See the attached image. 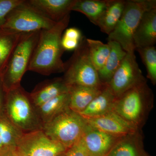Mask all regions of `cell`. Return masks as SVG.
Returning <instances> with one entry per match:
<instances>
[{
	"label": "cell",
	"mask_w": 156,
	"mask_h": 156,
	"mask_svg": "<svg viewBox=\"0 0 156 156\" xmlns=\"http://www.w3.org/2000/svg\"><path fill=\"white\" fill-rule=\"evenodd\" d=\"M6 151L5 148V147L3 145L2 141V140L0 138V154L3 153V152Z\"/></svg>",
	"instance_id": "cell-33"
},
{
	"label": "cell",
	"mask_w": 156,
	"mask_h": 156,
	"mask_svg": "<svg viewBox=\"0 0 156 156\" xmlns=\"http://www.w3.org/2000/svg\"><path fill=\"white\" fill-rule=\"evenodd\" d=\"M88 126L83 117L69 108L44 124L42 130L68 150L80 140Z\"/></svg>",
	"instance_id": "cell-7"
},
{
	"label": "cell",
	"mask_w": 156,
	"mask_h": 156,
	"mask_svg": "<svg viewBox=\"0 0 156 156\" xmlns=\"http://www.w3.org/2000/svg\"><path fill=\"white\" fill-rule=\"evenodd\" d=\"M147 70V76L152 83H156V49L155 47L136 48Z\"/></svg>",
	"instance_id": "cell-26"
},
{
	"label": "cell",
	"mask_w": 156,
	"mask_h": 156,
	"mask_svg": "<svg viewBox=\"0 0 156 156\" xmlns=\"http://www.w3.org/2000/svg\"><path fill=\"white\" fill-rule=\"evenodd\" d=\"M23 134L4 113L0 115V138L6 150L16 148Z\"/></svg>",
	"instance_id": "cell-24"
},
{
	"label": "cell",
	"mask_w": 156,
	"mask_h": 156,
	"mask_svg": "<svg viewBox=\"0 0 156 156\" xmlns=\"http://www.w3.org/2000/svg\"><path fill=\"white\" fill-rule=\"evenodd\" d=\"M62 36L72 40L79 41H81L83 38L81 31L75 27L66 29Z\"/></svg>",
	"instance_id": "cell-30"
},
{
	"label": "cell",
	"mask_w": 156,
	"mask_h": 156,
	"mask_svg": "<svg viewBox=\"0 0 156 156\" xmlns=\"http://www.w3.org/2000/svg\"><path fill=\"white\" fill-rule=\"evenodd\" d=\"M69 92L56 96L35 108L42 125L50 122L62 112L69 108Z\"/></svg>",
	"instance_id": "cell-20"
},
{
	"label": "cell",
	"mask_w": 156,
	"mask_h": 156,
	"mask_svg": "<svg viewBox=\"0 0 156 156\" xmlns=\"http://www.w3.org/2000/svg\"><path fill=\"white\" fill-rule=\"evenodd\" d=\"M85 119L88 125L92 128L116 137H122L140 130L113 111L99 116Z\"/></svg>",
	"instance_id": "cell-11"
},
{
	"label": "cell",
	"mask_w": 156,
	"mask_h": 156,
	"mask_svg": "<svg viewBox=\"0 0 156 156\" xmlns=\"http://www.w3.org/2000/svg\"><path fill=\"white\" fill-rule=\"evenodd\" d=\"M108 44L110 47L109 55L103 67L98 71L99 80L103 84L109 82L127 53L117 42L108 41Z\"/></svg>",
	"instance_id": "cell-18"
},
{
	"label": "cell",
	"mask_w": 156,
	"mask_h": 156,
	"mask_svg": "<svg viewBox=\"0 0 156 156\" xmlns=\"http://www.w3.org/2000/svg\"><path fill=\"white\" fill-rule=\"evenodd\" d=\"M110 2L111 0H76L72 11L84 14L92 23L97 26Z\"/></svg>",
	"instance_id": "cell-21"
},
{
	"label": "cell",
	"mask_w": 156,
	"mask_h": 156,
	"mask_svg": "<svg viewBox=\"0 0 156 156\" xmlns=\"http://www.w3.org/2000/svg\"><path fill=\"white\" fill-rule=\"evenodd\" d=\"M56 23L34 9L27 1L23 0L9 12L0 27L13 33L27 34L51 28Z\"/></svg>",
	"instance_id": "cell-8"
},
{
	"label": "cell",
	"mask_w": 156,
	"mask_h": 156,
	"mask_svg": "<svg viewBox=\"0 0 156 156\" xmlns=\"http://www.w3.org/2000/svg\"><path fill=\"white\" fill-rule=\"evenodd\" d=\"M4 113L23 133L42 130L43 125L31 101L29 93L21 86L7 92Z\"/></svg>",
	"instance_id": "cell-3"
},
{
	"label": "cell",
	"mask_w": 156,
	"mask_h": 156,
	"mask_svg": "<svg viewBox=\"0 0 156 156\" xmlns=\"http://www.w3.org/2000/svg\"><path fill=\"white\" fill-rule=\"evenodd\" d=\"M89 55L93 65L98 71L101 69L108 58L110 47L98 40L87 39Z\"/></svg>",
	"instance_id": "cell-25"
},
{
	"label": "cell",
	"mask_w": 156,
	"mask_h": 156,
	"mask_svg": "<svg viewBox=\"0 0 156 156\" xmlns=\"http://www.w3.org/2000/svg\"><path fill=\"white\" fill-rule=\"evenodd\" d=\"M117 98L105 84L100 94L80 113L85 118H93L106 114L113 111Z\"/></svg>",
	"instance_id": "cell-17"
},
{
	"label": "cell",
	"mask_w": 156,
	"mask_h": 156,
	"mask_svg": "<svg viewBox=\"0 0 156 156\" xmlns=\"http://www.w3.org/2000/svg\"><path fill=\"white\" fill-rule=\"evenodd\" d=\"M66 156H90L80 140L68 149Z\"/></svg>",
	"instance_id": "cell-28"
},
{
	"label": "cell",
	"mask_w": 156,
	"mask_h": 156,
	"mask_svg": "<svg viewBox=\"0 0 156 156\" xmlns=\"http://www.w3.org/2000/svg\"><path fill=\"white\" fill-rule=\"evenodd\" d=\"M155 8L156 0L126 1L122 17L114 30L108 35V41L117 42L127 53H134V32L144 14Z\"/></svg>",
	"instance_id": "cell-4"
},
{
	"label": "cell",
	"mask_w": 156,
	"mask_h": 156,
	"mask_svg": "<svg viewBox=\"0 0 156 156\" xmlns=\"http://www.w3.org/2000/svg\"><path fill=\"white\" fill-rule=\"evenodd\" d=\"M81 41L72 40L62 36L61 44L65 51H72L75 50L78 48Z\"/></svg>",
	"instance_id": "cell-29"
},
{
	"label": "cell",
	"mask_w": 156,
	"mask_h": 156,
	"mask_svg": "<svg viewBox=\"0 0 156 156\" xmlns=\"http://www.w3.org/2000/svg\"><path fill=\"white\" fill-rule=\"evenodd\" d=\"M59 156H66V153H65L61 155H60Z\"/></svg>",
	"instance_id": "cell-34"
},
{
	"label": "cell",
	"mask_w": 156,
	"mask_h": 156,
	"mask_svg": "<svg viewBox=\"0 0 156 156\" xmlns=\"http://www.w3.org/2000/svg\"><path fill=\"white\" fill-rule=\"evenodd\" d=\"M120 137L112 136L88 125L80 139L90 156H107Z\"/></svg>",
	"instance_id": "cell-12"
},
{
	"label": "cell",
	"mask_w": 156,
	"mask_h": 156,
	"mask_svg": "<svg viewBox=\"0 0 156 156\" xmlns=\"http://www.w3.org/2000/svg\"><path fill=\"white\" fill-rule=\"evenodd\" d=\"M134 53H127L125 58L106 84L117 98L129 89L145 80Z\"/></svg>",
	"instance_id": "cell-10"
},
{
	"label": "cell",
	"mask_w": 156,
	"mask_h": 156,
	"mask_svg": "<svg viewBox=\"0 0 156 156\" xmlns=\"http://www.w3.org/2000/svg\"><path fill=\"white\" fill-rule=\"evenodd\" d=\"M23 0H0V27L4 24L8 14Z\"/></svg>",
	"instance_id": "cell-27"
},
{
	"label": "cell",
	"mask_w": 156,
	"mask_h": 156,
	"mask_svg": "<svg viewBox=\"0 0 156 156\" xmlns=\"http://www.w3.org/2000/svg\"><path fill=\"white\" fill-rule=\"evenodd\" d=\"M134 43L136 48L154 46L156 43V8L143 15L134 32Z\"/></svg>",
	"instance_id": "cell-15"
},
{
	"label": "cell",
	"mask_w": 156,
	"mask_h": 156,
	"mask_svg": "<svg viewBox=\"0 0 156 156\" xmlns=\"http://www.w3.org/2000/svg\"><path fill=\"white\" fill-rule=\"evenodd\" d=\"M70 17L68 14L51 28L41 31L28 71L44 76L64 72L65 64L62 56L65 50L61 39L69 23Z\"/></svg>",
	"instance_id": "cell-1"
},
{
	"label": "cell",
	"mask_w": 156,
	"mask_h": 156,
	"mask_svg": "<svg viewBox=\"0 0 156 156\" xmlns=\"http://www.w3.org/2000/svg\"><path fill=\"white\" fill-rule=\"evenodd\" d=\"M153 103V93L145 80L117 98L113 111L140 130L147 119Z\"/></svg>",
	"instance_id": "cell-2"
},
{
	"label": "cell",
	"mask_w": 156,
	"mask_h": 156,
	"mask_svg": "<svg viewBox=\"0 0 156 156\" xmlns=\"http://www.w3.org/2000/svg\"><path fill=\"white\" fill-rule=\"evenodd\" d=\"M64 64V75L62 77L69 88L74 86L98 87L104 85L91 61L87 38L83 37L72 56Z\"/></svg>",
	"instance_id": "cell-6"
},
{
	"label": "cell",
	"mask_w": 156,
	"mask_h": 156,
	"mask_svg": "<svg viewBox=\"0 0 156 156\" xmlns=\"http://www.w3.org/2000/svg\"><path fill=\"white\" fill-rule=\"evenodd\" d=\"M22 34L9 32L0 27V77Z\"/></svg>",
	"instance_id": "cell-23"
},
{
	"label": "cell",
	"mask_w": 156,
	"mask_h": 156,
	"mask_svg": "<svg viewBox=\"0 0 156 156\" xmlns=\"http://www.w3.org/2000/svg\"><path fill=\"white\" fill-rule=\"evenodd\" d=\"M0 156H23L16 148L7 150L0 154Z\"/></svg>",
	"instance_id": "cell-32"
},
{
	"label": "cell",
	"mask_w": 156,
	"mask_h": 156,
	"mask_svg": "<svg viewBox=\"0 0 156 156\" xmlns=\"http://www.w3.org/2000/svg\"><path fill=\"white\" fill-rule=\"evenodd\" d=\"M29 4L55 23L69 14L76 0H27Z\"/></svg>",
	"instance_id": "cell-14"
},
{
	"label": "cell",
	"mask_w": 156,
	"mask_h": 156,
	"mask_svg": "<svg viewBox=\"0 0 156 156\" xmlns=\"http://www.w3.org/2000/svg\"><path fill=\"white\" fill-rule=\"evenodd\" d=\"M7 92L3 86L2 77L1 76L0 77V115L4 113Z\"/></svg>",
	"instance_id": "cell-31"
},
{
	"label": "cell",
	"mask_w": 156,
	"mask_h": 156,
	"mask_svg": "<svg viewBox=\"0 0 156 156\" xmlns=\"http://www.w3.org/2000/svg\"><path fill=\"white\" fill-rule=\"evenodd\" d=\"M41 31L23 34L11 53L1 76L3 86L7 92L21 86L20 82L23 75L28 71Z\"/></svg>",
	"instance_id": "cell-5"
},
{
	"label": "cell",
	"mask_w": 156,
	"mask_h": 156,
	"mask_svg": "<svg viewBox=\"0 0 156 156\" xmlns=\"http://www.w3.org/2000/svg\"><path fill=\"white\" fill-rule=\"evenodd\" d=\"M69 87L62 77H56L46 80L37 85L29 93V96L36 108L56 96L69 92Z\"/></svg>",
	"instance_id": "cell-13"
},
{
	"label": "cell",
	"mask_w": 156,
	"mask_h": 156,
	"mask_svg": "<svg viewBox=\"0 0 156 156\" xmlns=\"http://www.w3.org/2000/svg\"><path fill=\"white\" fill-rule=\"evenodd\" d=\"M105 84L98 87L74 86L69 87V108L80 114L101 92Z\"/></svg>",
	"instance_id": "cell-16"
},
{
	"label": "cell",
	"mask_w": 156,
	"mask_h": 156,
	"mask_svg": "<svg viewBox=\"0 0 156 156\" xmlns=\"http://www.w3.org/2000/svg\"><path fill=\"white\" fill-rule=\"evenodd\" d=\"M125 3V0H111L97 24L101 32L109 35L114 30L122 15Z\"/></svg>",
	"instance_id": "cell-22"
},
{
	"label": "cell",
	"mask_w": 156,
	"mask_h": 156,
	"mask_svg": "<svg viewBox=\"0 0 156 156\" xmlns=\"http://www.w3.org/2000/svg\"><path fill=\"white\" fill-rule=\"evenodd\" d=\"M140 131L120 137L107 156H144Z\"/></svg>",
	"instance_id": "cell-19"
},
{
	"label": "cell",
	"mask_w": 156,
	"mask_h": 156,
	"mask_svg": "<svg viewBox=\"0 0 156 156\" xmlns=\"http://www.w3.org/2000/svg\"><path fill=\"white\" fill-rule=\"evenodd\" d=\"M16 148L23 156H59L67 150L50 139L42 130L23 133Z\"/></svg>",
	"instance_id": "cell-9"
}]
</instances>
